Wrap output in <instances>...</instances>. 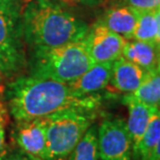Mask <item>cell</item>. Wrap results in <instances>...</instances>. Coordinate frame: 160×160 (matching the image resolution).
Listing matches in <instances>:
<instances>
[{
  "instance_id": "cell-15",
  "label": "cell",
  "mask_w": 160,
  "mask_h": 160,
  "mask_svg": "<svg viewBox=\"0 0 160 160\" xmlns=\"http://www.w3.org/2000/svg\"><path fill=\"white\" fill-rule=\"evenodd\" d=\"M160 139V108L153 115L139 142L133 158L135 160H152L155 148Z\"/></svg>"
},
{
  "instance_id": "cell-1",
  "label": "cell",
  "mask_w": 160,
  "mask_h": 160,
  "mask_svg": "<svg viewBox=\"0 0 160 160\" xmlns=\"http://www.w3.org/2000/svg\"><path fill=\"white\" fill-rule=\"evenodd\" d=\"M4 103L15 121H21L45 118L68 108L98 111L101 97L97 93L80 96L61 82L20 76L6 84Z\"/></svg>"
},
{
  "instance_id": "cell-16",
  "label": "cell",
  "mask_w": 160,
  "mask_h": 160,
  "mask_svg": "<svg viewBox=\"0 0 160 160\" xmlns=\"http://www.w3.org/2000/svg\"><path fill=\"white\" fill-rule=\"evenodd\" d=\"M68 160H99L96 126L91 125L85 132L69 155Z\"/></svg>"
},
{
  "instance_id": "cell-18",
  "label": "cell",
  "mask_w": 160,
  "mask_h": 160,
  "mask_svg": "<svg viewBox=\"0 0 160 160\" xmlns=\"http://www.w3.org/2000/svg\"><path fill=\"white\" fill-rule=\"evenodd\" d=\"M8 121V111L4 101L0 100V160L8 154L9 149L6 142V126Z\"/></svg>"
},
{
  "instance_id": "cell-19",
  "label": "cell",
  "mask_w": 160,
  "mask_h": 160,
  "mask_svg": "<svg viewBox=\"0 0 160 160\" xmlns=\"http://www.w3.org/2000/svg\"><path fill=\"white\" fill-rule=\"evenodd\" d=\"M124 2L137 11L157 12L160 9V0H124Z\"/></svg>"
},
{
  "instance_id": "cell-20",
  "label": "cell",
  "mask_w": 160,
  "mask_h": 160,
  "mask_svg": "<svg viewBox=\"0 0 160 160\" xmlns=\"http://www.w3.org/2000/svg\"><path fill=\"white\" fill-rule=\"evenodd\" d=\"M66 8H81V6H87V8H93L98 6L102 3L104 0H54Z\"/></svg>"
},
{
  "instance_id": "cell-7",
  "label": "cell",
  "mask_w": 160,
  "mask_h": 160,
  "mask_svg": "<svg viewBox=\"0 0 160 160\" xmlns=\"http://www.w3.org/2000/svg\"><path fill=\"white\" fill-rule=\"evenodd\" d=\"M13 150L32 160H46L47 134L45 118L16 121L11 131Z\"/></svg>"
},
{
  "instance_id": "cell-14",
  "label": "cell",
  "mask_w": 160,
  "mask_h": 160,
  "mask_svg": "<svg viewBox=\"0 0 160 160\" xmlns=\"http://www.w3.org/2000/svg\"><path fill=\"white\" fill-rule=\"evenodd\" d=\"M128 95L141 102L160 108V73L158 69L146 70L144 81L139 87Z\"/></svg>"
},
{
  "instance_id": "cell-3",
  "label": "cell",
  "mask_w": 160,
  "mask_h": 160,
  "mask_svg": "<svg viewBox=\"0 0 160 160\" xmlns=\"http://www.w3.org/2000/svg\"><path fill=\"white\" fill-rule=\"evenodd\" d=\"M86 39L30 51L27 65L30 76L68 84L94 65Z\"/></svg>"
},
{
  "instance_id": "cell-8",
  "label": "cell",
  "mask_w": 160,
  "mask_h": 160,
  "mask_svg": "<svg viewBox=\"0 0 160 160\" xmlns=\"http://www.w3.org/2000/svg\"><path fill=\"white\" fill-rule=\"evenodd\" d=\"M88 50L94 63L114 62L122 57L127 39L104 26L100 21L95 23L85 36Z\"/></svg>"
},
{
  "instance_id": "cell-11",
  "label": "cell",
  "mask_w": 160,
  "mask_h": 160,
  "mask_svg": "<svg viewBox=\"0 0 160 160\" xmlns=\"http://www.w3.org/2000/svg\"><path fill=\"white\" fill-rule=\"evenodd\" d=\"M146 70L124 57L113 62L110 83L117 91L128 94L132 93L144 81Z\"/></svg>"
},
{
  "instance_id": "cell-2",
  "label": "cell",
  "mask_w": 160,
  "mask_h": 160,
  "mask_svg": "<svg viewBox=\"0 0 160 160\" xmlns=\"http://www.w3.org/2000/svg\"><path fill=\"white\" fill-rule=\"evenodd\" d=\"M22 27L29 50L51 49L85 38L89 25L54 0H30L22 11Z\"/></svg>"
},
{
  "instance_id": "cell-13",
  "label": "cell",
  "mask_w": 160,
  "mask_h": 160,
  "mask_svg": "<svg viewBox=\"0 0 160 160\" xmlns=\"http://www.w3.org/2000/svg\"><path fill=\"white\" fill-rule=\"evenodd\" d=\"M122 57L141 66L145 70L157 68L160 60L159 52L154 43L135 39L126 42Z\"/></svg>"
},
{
  "instance_id": "cell-24",
  "label": "cell",
  "mask_w": 160,
  "mask_h": 160,
  "mask_svg": "<svg viewBox=\"0 0 160 160\" xmlns=\"http://www.w3.org/2000/svg\"><path fill=\"white\" fill-rule=\"evenodd\" d=\"M157 69L159 71V73H160V60H159V63H158V66H157Z\"/></svg>"
},
{
  "instance_id": "cell-22",
  "label": "cell",
  "mask_w": 160,
  "mask_h": 160,
  "mask_svg": "<svg viewBox=\"0 0 160 160\" xmlns=\"http://www.w3.org/2000/svg\"><path fill=\"white\" fill-rule=\"evenodd\" d=\"M155 12H156V19H157V33H156V38H155V46L157 48L160 55V9H158Z\"/></svg>"
},
{
  "instance_id": "cell-21",
  "label": "cell",
  "mask_w": 160,
  "mask_h": 160,
  "mask_svg": "<svg viewBox=\"0 0 160 160\" xmlns=\"http://www.w3.org/2000/svg\"><path fill=\"white\" fill-rule=\"evenodd\" d=\"M2 160H32V159H30L28 156L17 151V150H12V151H9L8 154Z\"/></svg>"
},
{
  "instance_id": "cell-6",
  "label": "cell",
  "mask_w": 160,
  "mask_h": 160,
  "mask_svg": "<svg viewBox=\"0 0 160 160\" xmlns=\"http://www.w3.org/2000/svg\"><path fill=\"white\" fill-rule=\"evenodd\" d=\"M97 137L101 160H131V139L123 119H104L97 128Z\"/></svg>"
},
{
  "instance_id": "cell-4",
  "label": "cell",
  "mask_w": 160,
  "mask_h": 160,
  "mask_svg": "<svg viewBox=\"0 0 160 160\" xmlns=\"http://www.w3.org/2000/svg\"><path fill=\"white\" fill-rule=\"evenodd\" d=\"M97 118V111L68 108L45 117L46 160H68L80 139Z\"/></svg>"
},
{
  "instance_id": "cell-23",
  "label": "cell",
  "mask_w": 160,
  "mask_h": 160,
  "mask_svg": "<svg viewBox=\"0 0 160 160\" xmlns=\"http://www.w3.org/2000/svg\"><path fill=\"white\" fill-rule=\"evenodd\" d=\"M152 160H160V139L158 142L157 146L155 148V151H154V154H153V158Z\"/></svg>"
},
{
  "instance_id": "cell-10",
  "label": "cell",
  "mask_w": 160,
  "mask_h": 160,
  "mask_svg": "<svg viewBox=\"0 0 160 160\" xmlns=\"http://www.w3.org/2000/svg\"><path fill=\"white\" fill-rule=\"evenodd\" d=\"M113 62L95 63L81 77L68 83L74 94L80 96L96 94L110 84Z\"/></svg>"
},
{
  "instance_id": "cell-17",
  "label": "cell",
  "mask_w": 160,
  "mask_h": 160,
  "mask_svg": "<svg viewBox=\"0 0 160 160\" xmlns=\"http://www.w3.org/2000/svg\"><path fill=\"white\" fill-rule=\"evenodd\" d=\"M156 33H157L156 12L137 11V25H135L132 39L155 45Z\"/></svg>"
},
{
  "instance_id": "cell-9",
  "label": "cell",
  "mask_w": 160,
  "mask_h": 160,
  "mask_svg": "<svg viewBox=\"0 0 160 160\" xmlns=\"http://www.w3.org/2000/svg\"><path fill=\"white\" fill-rule=\"evenodd\" d=\"M123 103L128 108V120L126 122V125L131 139L132 155H133L137 152L150 120L158 108L135 100L128 94L123 97Z\"/></svg>"
},
{
  "instance_id": "cell-12",
  "label": "cell",
  "mask_w": 160,
  "mask_h": 160,
  "mask_svg": "<svg viewBox=\"0 0 160 160\" xmlns=\"http://www.w3.org/2000/svg\"><path fill=\"white\" fill-rule=\"evenodd\" d=\"M99 21L117 34L130 40L137 25V11L130 6H113L105 11Z\"/></svg>"
},
{
  "instance_id": "cell-5",
  "label": "cell",
  "mask_w": 160,
  "mask_h": 160,
  "mask_svg": "<svg viewBox=\"0 0 160 160\" xmlns=\"http://www.w3.org/2000/svg\"><path fill=\"white\" fill-rule=\"evenodd\" d=\"M20 0H0V84L27 65Z\"/></svg>"
}]
</instances>
